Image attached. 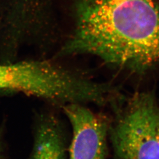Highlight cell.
Wrapping results in <instances>:
<instances>
[{"mask_svg": "<svg viewBox=\"0 0 159 159\" xmlns=\"http://www.w3.org/2000/svg\"><path fill=\"white\" fill-rule=\"evenodd\" d=\"M0 159H6L4 157V150H3V148L2 145L0 140Z\"/></svg>", "mask_w": 159, "mask_h": 159, "instance_id": "5", "label": "cell"}, {"mask_svg": "<svg viewBox=\"0 0 159 159\" xmlns=\"http://www.w3.org/2000/svg\"><path fill=\"white\" fill-rule=\"evenodd\" d=\"M60 56L89 54L129 74L159 68V0H70Z\"/></svg>", "mask_w": 159, "mask_h": 159, "instance_id": "1", "label": "cell"}, {"mask_svg": "<svg viewBox=\"0 0 159 159\" xmlns=\"http://www.w3.org/2000/svg\"><path fill=\"white\" fill-rule=\"evenodd\" d=\"M30 1H36V0H30Z\"/></svg>", "mask_w": 159, "mask_h": 159, "instance_id": "7", "label": "cell"}, {"mask_svg": "<svg viewBox=\"0 0 159 159\" xmlns=\"http://www.w3.org/2000/svg\"><path fill=\"white\" fill-rule=\"evenodd\" d=\"M60 111L71 130L67 159H108L110 115L81 104H67Z\"/></svg>", "mask_w": 159, "mask_h": 159, "instance_id": "3", "label": "cell"}, {"mask_svg": "<svg viewBox=\"0 0 159 159\" xmlns=\"http://www.w3.org/2000/svg\"><path fill=\"white\" fill-rule=\"evenodd\" d=\"M159 106L152 92L123 95L111 105L108 137L113 159H159Z\"/></svg>", "mask_w": 159, "mask_h": 159, "instance_id": "2", "label": "cell"}, {"mask_svg": "<svg viewBox=\"0 0 159 159\" xmlns=\"http://www.w3.org/2000/svg\"><path fill=\"white\" fill-rule=\"evenodd\" d=\"M157 131L159 136V106L158 108V112H157Z\"/></svg>", "mask_w": 159, "mask_h": 159, "instance_id": "6", "label": "cell"}, {"mask_svg": "<svg viewBox=\"0 0 159 159\" xmlns=\"http://www.w3.org/2000/svg\"><path fill=\"white\" fill-rule=\"evenodd\" d=\"M60 111L48 105L36 112L33 144L27 159H67L70 136Z\"/></svg>", "mask_w": 159, "mask_h": 159, "instance_id": "4", "label": "cell"}]
</instances>
